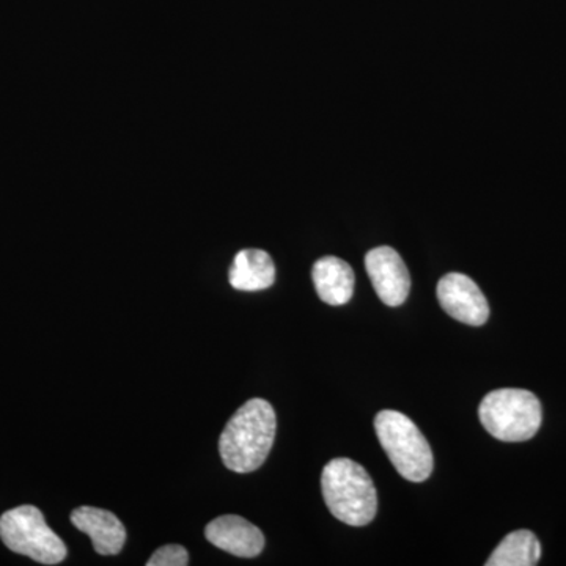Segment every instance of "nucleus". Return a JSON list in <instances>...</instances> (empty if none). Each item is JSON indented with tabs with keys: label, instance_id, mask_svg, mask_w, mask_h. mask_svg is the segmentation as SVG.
Returning <instances> with one entry per match:
<instances>
[{
	"label": "nucleus",
	"instance_id": "obj_1",
	"mask_svg": "<svg viewBox=\"0 0 566 566\" xmlns=\"http://www.w3.org/2000/svg\"><path fill=\"white\" fill-rule=\"evenodd\" d=\"M277 419L273 406L263 398H252L227 423L219 439L222 463L238 474L262 468L273 449Z\"/></svg>",
	"mask_w": 566,
	"mask_h": 566
},
{
	"label": "nucleus",
	"instance_id": "obj_2",
	"mask_svg": "<svg viewBox=\"0 0 566 566\" xmlns=\"http://www.w3.org/2000/svg\"><path fill=\"white\" fill-rule=\"evenodd\" d=\"M322 490L327 509L340 523L367 526L378 512L374 480L363 465L349 458H335L324 465Z\"/></svg>",
	"mask_w": 566,
	"mask_h": 566
},
{
	"label": "nucleus",
	"instance_id": "obj_3",
	"mask_svg": "<svg viewBox=\"0 0 566 566\" xmlns=\"http://www.w3.org/2000/svg\"><path fill=\"white\" fill-rule=\"evenodd\" d=\"M375 430L398 474L415 483L430 479L433 452L422 431L408 416L386 409L376 416Z\"/></svg>",
	"mask_w": 566,
	"mask_h": 566
},
{
	"label": "nucleus",
	"instance_id": "obj_4",
	"mask_svg": "<svg viewBox=\"0 0 566 566\" xmlns=\"http://www.w3.org/2000/svg\"><path fill=\"white\" fill-rule=\"evenodd\" d=\"M480 422L499 441L524 442L534 438L542 427V403L534 394L523 389H499L483 398Z\"/></svg>",
	"mask_w": 566,
	"mask_h": 566
},
{
	"label": "nucleus",
	"instance_id": "obj_5",
	"mask_svg": "<svg viewBox=\"0 0 566 566\" xmlns=\"http://www.w3.org/2000/svg\"><path fill=\"white\" fill-rule=\"evenodd\" d=\"M0 538L13 553L43 565L62 564L66 546L36 506L22 505L0 516Z\"/></svg>",
	"mask_w": 566,
	"mask_h": 566
},
{
	"label": "nucleus",
	"instance_id": "obj_6",
	"mask_svg": "<svg viewBox=\"0 0 566 566\" xmlns=\"http://www.w3.org/2000/svg\"><path fill=\"white\" fill-rule=\"evenodd\" d=\"M365 270L376 294L389 307H398L408 300L411 277L400 253L389 245L371 249L365 255Z\"/></svg>",
	"mask_w": 566,
	"mask_h": 566
},
{
	"label": "nucleus",
	"instance_id": "obj_7",
	"mask_svg": "<svg viewBox=\"0 0 566 566\" xmlns=\"http://www.w3.org/2000/svg\"><path fill=\"white\" fill-rule=\"evenodd\" d=\"M438 301L447 314L469 326H482L490 316V305L482 290L468 275L450 273L438 283Z\"/></svg>",
	"mask_w": 566,
	"mask_h": 566
},
{
	"label": "nucleus",
	"instance_id": "obj_8",
	"mask_svg": "<svg viewBox=\"0 0 566 566\" xmlns=\"http://www.w3.org/2000/svg\"><path fill=\"white\" fill-rule=\"evenodd\" d=\"M205 536L212 546L237 557L260 556L264 547L263 532L237 515L216 517L205 527Z\"/></svg>",
	"mask_w": 566,
	"mask_h": 566
},
{
	"label": "nucleus",
	"instance_id": "obj_9",
	"mask_svg": "<svg viewBox=\"0 0 566 566\" xmlns=\"http://www.w3.org/2000/svg\"><path fill=\"white\" fill-rule=\"evenodd\" d=\"M71 523L92 538L93 547L102 556H117L126 542L122 521L107 510L80 506L71 513Z\"/></svg>",
	"mask_w": 566,
	"mask_h": 566
},
{
	"label": "nucleus",
	"instance_id": "obj_10",
	"mask_svg": "<svg viewBox=\"0 0 566 566\" xmlns=\"http://www.w3.org/2000/svg\"><path fill=\"white\" fill-rule=\"evenodd\" d=\"M314 285L323 303L334 305L348 304L354 293V273L345 260L337 256H323L312 271Z\"/></svg>",
	"mask_w": 566,
	"mask_h": 566
},
{
	"label": "nucleus",
	"instance_id": "obj_11",
	"mask_svg": "<svg viewBox=\"0 0 566 566\" xmlns=\"http://www.w3.org/2000/svg\"><path fill=\"white\" fill-rule=\"evenodd\" d=\"M230 285L240 292H262L275 281V266L270 253L244 249L234 256L229 271Z\"/></svg>",
	"mask_w": 566,
	"mask_h": 566
},
{
	"label": "nucleus",
	"instance_id": "obj_12",
	"mask_svg": "<svg viewBox=\"0 0 566 566\" xmlns=\"http://www.w3.org/2000/svg\"><path fill=\"white\" fill-rule=\"evenodd\" d=\"M542 558V545L532 532H512L495 547L486 566H534Z\"/></svg>",
	"mask_w": 566,
	"mask_h": 566
},
{
	"label": "nucleus",
	"instance_id": "obj_13",
	"mask_svg": "<svg viewBox=\"0 0 566 566\" xmlns=\"http://www.w3.org/2000/svg\"><path fill=\"white\" fill-rule=\"evenodd\" d=\"M148 566H186L189 565V554L180 545L159 547L147 562Z\"/></svg>",
	"mask_w": 566,
	"mask_h": 566
}]
</instances>
